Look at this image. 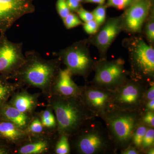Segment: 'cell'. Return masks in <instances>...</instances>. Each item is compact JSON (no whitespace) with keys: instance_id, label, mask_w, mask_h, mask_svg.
Returning <instances> with one entry per match:
<instances>
[{"instance_id":"16","label":"cell","mask_w":154,"mask_h":154,"mask_svg":"<svg viewBox=\"0 0 154 154\" xmlns=\"http://www.w3.org/2000/svg\"><path fill=\"white\" fill-rule=\"evenodd\" d=\"M42 95L41 93L31 94L27 89L22 88L14 92L8 103L22 113L32 116L39 105V97Z\"/></svg>"},{"instance_id":"15","label":"cell","mask_w":154,"mask_h":154,"mask_svg":"<svg viewBox=\"0 0 154 154\" xmlns=\"http://www.w3.org/2000/svg\"><path fill=\"white\" fill-rule=\"evenodd\" d=\"M72 75L67 69L60 68L51 88L49 96L54 95L66 97L80 96L82 87L78 86L74 82L72 79Z\"/></svg>"},{"instance_id":"19","label":"cell","mask_w":154,"mask_h":154,"mask_svg":"<svg viewBox=\"0 0 154 154\" xmlns=\"http://www.w3.org/2000/svg\"><path fill=\"white\" fill-rule=\"evenodd\" d=\"M37 113L48 134L53 135L58 133L57 121L50 105L48 104L45 109Z\"/></svg>"},{"instance_id":"9","label":"cell","mask_w":154,"mask_h":154,"mask_svg":"<svg viewBox=\"0 0 154 154\" xmlns=\"http://www.w3.org/2000/svg\"><path fill=\"white\" fill-rule=\"evenodd\" d=\"M23 43L9 40L6 33L0 36V75L8 79L11 78L25 62Z\"/></svg>"},{"instance_id":"30","label":"cell","mask_w":154,"mask_h":154,"mask_svg":"<svg viewBox=\"0 0 154 154\" xmlns=\"http://www.w3.org/2000/svg\"><path fill=\"white\" fill-rule=\"evenodd\" d=\"M83 27L86 33L91 35H94L98 32L99 26L94 19L85 22L83 24Z\"/></svg>"},{"instance_id":"28","label":"cell","mask_w":154,"mask_h":154,"mask_svg":"<svg viewBox=\"0 0 154 154\" xmlns=\"http://www.w3.org/2000/svg\"><path fill=\"white\" fill-rule=\"evenodd\" d=\"M140 122L149 128H154V111H143L140 113Z\"/></svg>"},{"instance_id":"36","label":"cell","mask_w":154,"mask_h":154,"mask_svg":"<svg viewBox=\"0 0 154 154\" xmlns=\"http://www.w3.org/2000/svg\"><path fill=\"white\" fill-rule=\"evenodd\" d=\"M14 147L10 145L0 146V154H13Z\"/></svg>"},{"instance_id":"33","label":"cell","mask_w":154,"mask_h":154,"mask_svg":"<svg viewBox=\"0 0 154 154\" xmlns=\"http://www.w3.org/2000/svg\"><path fill=\"white\" fill-rule=\"evenodd\" d=\"M76 12L80 19L83 22H88L94 19L92 13L86 11L82 8H80Z\"/></svg>"},{"instance_id":"37","label":"cell","mask_w":154,"mask_h":154,"mask_svg":"<svg viewBox=\"0 0 154 154\" xmlns=\"http://www.w3.org/2000/svg\"><path fill=\"white\" fill-rule=\"evenodd\" d=\"M105 0H85L87 3H94L103 5L105 2Z\"/></svg>"},{"instance_id":"13","label":"cell","mask_w":154,"mask_h":154,"mask_svg":"<svg viewBox=\"0 0 154 154\" xmlns=\"http://www.w3.org/2000/svg\"><path fill=\"white\" fill-rule=\"evenodd\" d=\"M123 29L122 16L110 18L98 30L92 42L100 53L101 58H106V53L112 42Z\"/></svg>"},{"instance_id":"1","label":"cell","mask_w":154,"mask_h":154,"mask_svg":"<svg viewBox=\"0 0 154 154\" xmlns=\"http://www.w3.org/2000/svg\"><path fill=\"white\" fill-rule=\"evenodd\" d=\"M25 60L11 78L25 88L39 89L42 95L49 96L53 83L60 69L61 61L58 57L45 59L35 51L25 54Z\"/></svg>"},{"instance_id":"40","label":"cell","mask_w":154,"mask_h":154,"mask_svg":"<svg viewBox=\"0 0 154 154\" xmlns=\"http://www.w3.org/2000/svg\"><path fill=\"white\" fill-rule=\"evenodd\" d=\"M125 1H127V2H129L132 3L134 2L135 0H125Z\"/></svg>"},{"instance_id":"38","label":"cell","mask_w":154,"mask_h":154,"mask_svg":"<svg viewBox=\"0 0 154 154\" xmlns=\"http://www.w3.org/2000/svg\"><path fill=\"white\" fill-rule=\"evenodd\" d=\"M154 154V146L148 149L145 152L144 154Z\"/></svg>"},{"instance_id":"39","label":"cell","mask_w":154,"mask_h":154,"mask_svg":"<svg viewBox=\"0 0 154 154\" xmlns=\"http://www.w3.org/2000/svg\"><path fill=\"white\" fill-rule=\"evenodd\" d=\"M4 145H10L8 144V143H6L5 142L3 141V140H0V146Z\"/></svg>"},{"instance_id":"34","label":"cell","mask_w":154,"mask_h":154,"mask_svg":"<svg viewBox=\"0 0 154 154\" xmlns=\"http://www.w3.org/2000/svg\"><path fill=\"white\" fill-rule=\"evenodd\" d=\"M66 2L71 12H77L80 8V2L77 0H66Z\"/></svg>"},{"instance_id":"27","label":"cell","mask_w":154,"mask_h":154,"mask_svg":"<svg viewBox=\"0 0 154 154\" xmlns=\"http://www.w3.org/2000/svg\"><path fill=\"white\" fill-rule=\"evenodd\" d=\"M149 17H148V21L145 27L146 36L150 43L154 42V14H150Z\"/></svg>"},{"instance_id":"6","label":"cell","mask_w":154,"mask_h":154,"mask_svg":"<svg viewBox=\"0 0 154 154\" xmlns=\"http://www.w3.org/2000/svg\"><path fill=\"white\" fill-rule=\"evenodd\" d=\"M95 75L88 83L92 85L113 91L124 84L129 77V71L125 69L122 59L108 60L100 59L94 67Z\"/></svg>"},{"instance_id":"22","label":"cell","mask_w":154,"mask_h":154,"mask_svg":"<svg viewBox=\"0 0 154 154\" xmlns=\"http://www.w3.org/2000/svg\"><path fill=\"white\" fill-rule=\"evenodd\" d=\"M71 152L69 137L66 134H59L54 146V154H70Z\"/></svg>"},{"instance_id":"14","label":"cell","mask_w":154,"mask_h":154,"mask_svg":"<svg viewBox=\"0 0 154 154\" xmlns=\"http://www.w3.org/2000/svg\"><path fill=\"white\" fill-rule=\"evenodd\" d=\"M58 135L29 136L22 144L14 148L13 154H54Z\"/></svg>"},{"instance_id":"21","label":"cell","mask_w":154,"mask_h":154,"mask_svg":"<svg viewBox=\"0 0 154 154\" xmlns=\"http://www.w3.org/2000/svg\"><path fill=\"white\" fill-rule=\"evenodd\" d=\"M25 131L29 136H38L48 134L42 123L37 112H35L32 116Z\"/></svg>"},{"instance_id":"25","label":"cell","mask_w":154,"mask_h":154,"mask_svg":"<svg viewBox=\"0 0 154 154\" xmlns=\"http://www.w3.org/2000/svg\"><path fill=\"white\" fill-rule=\"evenodd\" d=\"M63 20L64 25L67 29H72L79 25H83L84 23L80 19L79 16L73 12H70Z\"/></svg>"},{"instance_id":"8","label":"cell","mask_w":154,"mask_h":154,"mask_svg":"<svg viewBox=\"0 0 154 154\" xmlns=\"http://www.w3.org/2000/svg\"><path fill=\"white\" fill-rule=\"evenodd\" d=\"M150 85L130 78L112 91V104L119 110L140 113L144 93Z\"/></svg>"},{"instance_id":"4","label":"cell","mask_w":154,"mask_h":154,"mask_svg":"<svg viewBox=\"0 0 154 154\" xmlns=\"http://www.w3.org/2000/svg\"><path fill=\"white\" fill-rule=\"evenodd\" d=\"M116 151L131 144L133 134L140 123V113L114 108L102 118Z\"/></svg>"},{"instance_id":"26","label":"cell","mask_w":154,"mask_h":154,"mask_svg":"<svg viewBox=\"0 0 154 154\" xmlns=\"http://www.w3.org/2000/svg\"><path fill=\"white\" fill-rule=\"evenodd\" d=\"M94 20L99 26L104 24L106 19V7L103 5H99L92 12Z\"/></svg>"},{"instance_id":"24","label":"cell","mask_w":154,"mask_h":154,"mask_svg":"<svg viewBox=\"0 0 154 154\" xmlns=\"http://www.w3.org/2000/svg\"><path fill=\"white\" fill-rule=\"evenodd\" d=\"M154 146V128H149L145 135L141 147V154H144L145 152L152 146Z\"/></svg>"},{"instance_id":"31","label":"cell","mask_w":154,"mask_h":154,"mask_svg":"<svg viewBox=\"0 0 154 154\" xmlns=\"http://www.w3.org/2000/svg\"><path fill=\"white\" fill-rule=\"evenodd\" d=\"M131 4L125 0H108L107 5L122 10L127 8Z\"/></svg>"},{"instance_id":"10","label":"cell","mask_w":154,"mask_h":154,"mask_svg":"<svg viewBox=\"0 0 154 154\" xmlns=\"http://www.w3.org/2000/svg\"><path fill=\"white\" fill-rule=\"evenodd\" d=\"M81 87L80 96L82 101L96 117L101 119L115 108L112 103V91L89 83Z\"/></svg>"},{"instance_id":"7","label":"cell","mask_w":154,"mask_h":154,"mask_svg":"<svg viewBox=\"0 0 154 154\" xmlns=\"http://www.w3.org/2000/svg\"><path fill=\"white\" fill-rule=\"evenodd\" d=\"M60 59L73 75L83 77L87 81L94 70L96 61L92 58L87 42L80 41L61 50L57 54Z\"/></svg>"},{"instance_id":"41","label":"cell","mask_w":154,"mask_h":154,"mask_svg":"<svg viewBox=\"0 0 154 154\" xmlns=\"http://www.w3.org/2000/svg\"><path fill=\"white\" fill-rule=\"evenodd\" d=\"M78 2H82L83 0H77Z\"/></svg>"},{"instance_id":"23","label":"cell","mask_w":154,"mask_h":154,"mask_svg":"<svg viewBox=\"0 0 154 154\" xmlns=\"http://www.w3.org/2000/svg\"><path fill=\"white\" fill-rule=\"evenodd\" d=\"M149 128L145 125L140 122L137 127L133 134L132 141L131 145L134 146L140 152L143 140L147 130Z\"/></svg>"},{"instance_id":"32","label":"cell","mask_w":154,"mask_h":154,"mask_svg":"<svg viewBox=\"0 0 154 154\" xmlns=\"http://www.w3.org/2000/svg\"><path fill=\"white\" fill-rule=\"evenodd\" d=\"M153 100H154V84H152L150 85L149 86L145 91L143 97L142 107L144 104Z\"/></svg>"},{"instance_id":"17","label":"cell","mask_w":154,"mask_h":154,"mask_svg":"<svg viewBox=\"0 0 154 154\" xmlns=\"http://www.w3.org/2000/svg\"><path fill=\"white\" fill-rule=\"evenodd\" d=\"M29 137L25 131L10 122L0 120V140L10 145L18 146Z\"/></svg>"},{"instance_id":"2","label":"cell","mask_w":154,"mask_h":154,"mask_svg":"<svg viewBox=\"0 0 154 154\" xmlns=\"http://www.w3.org/2000/svg\"><path fill=\"white\" fill-rule=\"evenodd\" d=\"M46 99L55 114L59 134H66L69 137L88 122L97 118L86 107L80 96L66 97L51 95Z\"/></svg>"},{"instance_id":"5","label":"cell","mask_w":154,"mask_h":154,"mask_svg":"<svg viewBox=\"0 0 154 154\" xmlns=\"http://www.w3.org/2000/svg\"><path fill=\"white\" fill-rule=\"evenodd\" d=\"M130 65L129 77L149 85L154 84V49L140 37L125 42Z\"/></svg>"},{"instance_id":"3","label":"cell","mask_w":154,"mask_h":154,"mask_svg":"<svg viewBox=\"0 0 154 154\" xmlns=\"http://www.w3.org/2000/svg\"><path fill=\"white\" fill-rule=\"evenodd\" d=\"M71 151L77 154H114L117 152L106 127L96 119L69 137Z\"/></svg>"},{"instance_id":"35","label":"cell","mask_w":154,"mask_h":154,"mask_svg":"<svg viewBox=\"0 0 154 154\" xmlns=\"http://www.w3.org/2000/svg\"><path fill=\"white\" fill-rule=\"evenodd\" d=\"M119 152L120 154H141L138 149L131 145Z\"/></svg>"},{"instance_id":"18","label":"cell","mask_w":154,"mask_h":154,"mask_svg":"<svg viewBox=\"0 0 154 154\" xmlns=\"http://www.w3.org/2000/svg\"><path fill=\"white\" fill-rule=\"evenodd\" d=\"M32 116L22 113L8 102L0 108V120L10 122L24 131L27 128Z\"/></svg>"},{"instance_id":"11","label":"cell","mask_w":154,"mask_h":154,"mask_svg":"<svg viewBox=\"0 0 154 154\" xmlns=\"http://www.w3.org/2000/svg\"><path fill=\"white\" fill-rule=\"evenodd\" d=\"M34 0H0V33H6L18 19L35 12Z\"/></svg>"},{"instance_id":"12","label":"cell","mask_w":154,"mask_h":154,"mask_svg":"<svg viewBox=\"0 0 154 154\" xmlns=\"http://www.w3.org/2000/svg\"><path fill=\"white\" fill-rule=\"evenodd\" d=\"M151 7L149 0H135L122 16L123 29L128 33L140 32L149 15Z\"/></svg>"},{"instance_id":"20","label":"cell","mask_w":154,"mask_h":154,"mask_svg":"<svg viewBox=\"0 0 154 154\" xmlns=\"http://www.w3.org/2000/svg\"><path fill=\"white\" fill-rule=\"evenodd\" d=\"M8 80L0 75V108L8 102L14 92L20 88H24L17 82H11Z\"/></svg>"},{"instance_id":"29","label":"cell","mask_w":154,"mask_h":154,"mask_svg":"<svg viewBox=\"0 0 154 154\" xmlns=\"http://www.w3.org/2000/svg\"><path fill=\"white\" fill-rule=\"evenodd\" d=\"M56 9L58 14L63 20L71 12L68 7L66 0H57L56 4Z\"/></svg>"}]
</instances>
